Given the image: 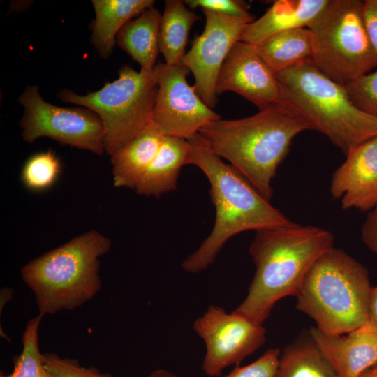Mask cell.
<instances>
[{
	"label": "cell",
	"mask_w": 377,
	"mask_h": 377,
	"mask_svg": "<svg viewBox=\"0 0 377 377\" xmlns=\"http://www.w3.org/2000/svg\"><path fill=\"white\" fill-rule=\"evenodd\" d=\"M323 228L290 223L256 232L249 246L256 272L248 294L234 311L263 325L276 302L296 296L317 258L334 247Z\"/></svg>",
	"instance_id": "1"
},
{
	"label": "cell",
	"mask_w": 377,
	"mask_h": 377,
	"mask_svg": "<svg viewBox=\"0 0 377 377\" xmlns=\"http://www.w3.org/2000/svg\"><path fill=\"white\" fill-rule=\"evenodd\" d=\"M187 140L191 147L189 165L197 166L206 175L216 211L210 234L182 264L186 272L198 273L214 263L232 237L246 230L257 232L286 226L292 221L217 156L199 133Z\"/></svg>",
	"instance_id": "2"
},
{
	"label": "cell",
	"mask_w": 377,
	"mask_h": 377,
	"mask_svg": "<svg viewBox=\"0 0 377 377\" xmlns=\"http://www.w3.org/2000/svg\"><path fill=\"white\" fill-rule=\"evenodd\" d=\"M310 130L288 102L233 120L219 119L200 131L209 148L228 160L262 195L272 196V182L293 138Z\"/></svg>",
	"instance_id": "3"
},
{
	"label": "cell",
	"mask_w": 377,
	"mask_h": 377,
	"mask_svg": "<svg viewBox=\"0 0 377 377\" xmlns=\"http://www.w3.org/2000/svg\"><path fill=\"white\" fill-rule=\"evenodd\" d=\"M111 246L108 237L90 230L26 264L20 274L38 314L73 310L93 299L101 288L100 258Z\"/></svg>",
	"instance_id": "4"
},
{
	"label": "cell",
	"mask_w": 377,
	"mask_h": 377,
	"mask_svg": "<svg viewBox=\"0 0 377 377\" xmlns=\"http://www.w3.org/2000/svg\"><path fill=\"white\" fill-rule=\"evenodd\" d=\"M369 272L341 249L331 248L312 265L296 295V308L317 327L348 333L368 321Z\"/></svg>",
	"instance_id": "5"
},
{
	"label": "cell",
	"mask_w": 377,
	"mask_h": 377,
	"mask_svg": "<svg viewBox=\"0 0 377 377\" xmlns=\"http://www.w3.org/2000/svg\"><path fill=\"white\" fill-rule=\"evenodd\" d=\"M277 77L287 101L304 117L310 130L325 135L345 155L377 136V117L357 108L346 87L320 72L311 59Z\"/></svg>",
	"instance_id": "6"
},
{
	"label": "cell",
	"mask_w": 377,
	"mask_h": 377,
	"mask_svg": "<svg viewBox=\"0 0 377 377\" xmlns=\"http://www.w3.org/2000/svg\"><path fill=\"white\" fill-rule=\"evenodd\" d=\"M307 28L313 41L311 60L333 81L345 87L377 67L362 1L328 0Z\"/></svg>",
	"instance_id": "7"
},
{
	"label": "cell",
	"mask_w": 377,
	"mask_h": 377,
	"mask_svg": "<svg viewBox=\"0 0 377 377\" xmlns=\"http://www.w3.org/2000/svg\"><path fill=\"white\" fill-rule=\"evenodd\" d=\"M157 91V64L149 71H136L124 66L117 80L98 91L80 95L64 89L59 92L58 98L98 117L103 127L104 151L112 156L152 120Z\"/></svg>",
	"instance_id": "8"
},
{
	"label": "cell",
	"mask_w": 377,
	"mask_h": 377,
	"mask_svg": "<svg viewBox=\"0 0 377 377\" xmlns=\"http://www.w3.org/2000/svg\"><path fill=\"white\" fill-rule=\"evenodd\" d=\"M19 103L24 108L20 126L26 142L47 137L98 155L105 151L103 124L91 110L52 105L43 98L36 86L27 87Z\"/></svg>",
	"instance_id": "9"
},
{
	"label": "cell",
	"mask_w": 377,
	"mask_h": 377,
	"mask_svg": "<svg viewBox=\"0 0 377 377\" xmlns=\"http://www.w3.org/2000/svg\"><path fill=\"white\" fill-rule=\"evenodd\" d=\"M193 327L206 346L202 369L212 377L219 376L226 368L239 364L265 341L263 325L217 306H209Z\"/></svg>",
	"instance_id": "10"
},
{
	"label": "cell",
	"mask_w": 377,
	"mask_h": 377,
	"mask_svg": "<svg viewBox=\"0 0 377 377\" xmlns=\"http://www.w3.org/2000/svg\"><path fill=\"white\" fill-rule=\"evenodd\" d=\"M158 91L152 119L165 135L188 140L221 117L207 106L186 81L182 65L157 64Z\"/></svg>",
	"instance_id": "11"
},
{
	"label": "cell",
	"mask_w": 377,
	"mask_h": 377,
	"mask_svg": "<svg viewBox=\"0 0 377 377\" xmlns=\"http://www.w3.org/2000/svg\"><path fill=\"white\" fill-rule=\"evenodd\" d=\"M205 26L182 58L180 65L191 71L196 91L210 108L217 103L216 87L228 54L253 17H230L202 10Z\"/></svg>",
	"instance_id": "12"
},
{
	"label": "cell",
	"mask_w": 377,
	"mask_h": 377,
	"mask_svg": "<svg viewBox=\"0 0 377 377\" xmlns=\"http://www.w3.org/2000/svg\"><path fill=\"white\" fill-rule=\"evenodd\" d=\"M237 93L260 110L288 103L277 74L258 54L255 45L238 41L221 68L216 94Z\"/></svg>",
	"instance_id": "13"
},
{
	"label": "cell",
	"mask_w": 377,
	"mask_h": 377,
	"mask_svg": "<svg viewBox=\"0 0 377 377\" xmlns=\"http://www.w3.org/2000/svg\"><path fill=\"white\" fill-rule=\"evenodd\" d=\"M334 171L330 194L343 209L369 212L377 205V136L351 149Z\"/></svg>",
	"instance_id": "14"
},
{
	"label": "cell",
	"mask_w": 377,
	"mask_h": 377,
	"mask_svg": "<svg viewBox=\"0 0 377 377\" xmlns=\"http://www.w3.org/2000/svg\"><path fill=\"white\" fill-rule=\"evenodd\" d=\"M309 334L340 377H360L377 363V327L369 320L345 336L317 327Z\"/></svg>",
	"instance_id": "15"
},
{
	"label": "cell",
	"mask_w": 377,
	"mask_h": 377,
	"mask_svg": "<svg viewBox=\"0 0 377 377\" xmlns=\"http://www.w3.org/2000/svg\"><path fill=\"white\" fill-rule=\"evenodd\" d=\"M328 0H278L259 19L247 24L239 41L256 45L280 32L307 27Z\"/></svg>",
	"instance_id": "16"
},
{
	"label": "cell",
	"mask_w": 377,
	"mask_h": 377,
	"mask_svg": "<svg viewBox=\"0 0 377 377\" xmlns=\"http://www.w3.org/2000/svg\"><path fill=\"white\" fill-rule=\"evenodd\" d=\"M153 121L111 156L114 186L135 189L165 137Z\"/></svg>",
	"instance_id": "17"
},
{
	"label": "cell",
	"mask_w": 377,
	"mask_h": 377,
	"mask_svg": "<svg viewBox=\"0 0 377 377\" xmlns=\"http://www.w3.org/2000/svg\"><path fill=\"white\" fill-rule=\"evenodd\" d=\"M191 145L187 140L166 135L156 156L138 181V195L158 197L176 189L181 168L189 165Z\"/></svg>",
	"instance_id": "18"
},
{
	"label": "cell",
	"mask_w": 377,
	"mask_h": 377,
	"mask_svg": "<svg viewBox=\"0 0 377 377\" xmlns=\"http://www.w3.org/2000/svg\"><path fill=\"white\" fill-rule=\"evenodd\" d=\"M95 20L91 43L99 55L108 58L121 29L133 17L152 7L153 0H93Z\"/></svg>",
	"instance_id": "19"
},
{
	"label": "cell",
	"mask_w": 377,
	"mask_h": 377,
	"mask_svg": "<svg viewBox=\"0 0 377 377\" xmlns=\"http://www.w3.org/2000/svg\"><path fill=\"white\" fill-rule=\"evenodd\" d=\"M161 17L158 10L150 7L128 22L117 36V45L140 64V70L149 71L156 66Z\"/></svg>",
	"instance_id": "20"
},
{
	"label": "cell",
	"mask_w": 377,
	"mask_h": 377,
	"mask_svg": "<svg viewBox=\"0 0 377 377\" xmlns=\"http://www.w3.org/2000/svg\"><path fill=\"white\" fill-rule=\"evenodd\" d=\"M260 57L276 74L311 59L313 41L307 27L274 34L255 45Z\"/></svg>",
	"instance_id": "21"
},
{
	"label": "cell",
	"mask_w": 377,
	"mask_h": 377,
	"mask_svg": "<svg viewBox=\"0 0 377 377\" xmlns=\"http://www.w3.org/2000/svg\"><path fill=\"white\" fill-rule=\"evenodd\" d=\"M184 1L167 0L161 15L158 45L167 65H180L192 26L199 20Z\"/></svg>",
	"instance_id": "22"
},
{
	"label": "cell",
	"mask_w": 377,
	"mask_h": 377,
	"mask_svg": "<svg viewBox=\"0 0 377 377\" xmlns=\"http://www.w3.org/2000/svg\"><path fill=\"white\" fill-rule=\"evenodd\" d=\"M274 377H340L309 332L302 334L280 355Z\"/></svg>",
	"instance_id": "23"
},
{
	"label": "cell",
	"mask_w": 377,
	"mask_h": 377,
	"mask_svg": "<svg viewBox=\"0 0 377 377\" xmlns=\"http://www.w3.org/2000/svg\"><path fill=\"white\" fill-rule=\"evenodd\" d=\"M43 318L38 314L27 323L21 339L22 350L13 358V370L9 374L1 372L0 377H52L39 348L38 331Z\"/></svg>",
	"instance_id": "24"
},
{
	"label": "cell",
	"mask_w": 377,
	"mask_h": 377,
	"mask_svg": "<svg viewBox=\"0 0 377 377\" xmlns=\"http://www.w3.org/2000/svg\"><path fill=\"white\" fill-rule=\"evenodd\" d=\"M61 171V161L54 152H41L33 155L26 161L21 179L28 189L41 191L54 183Z\"/></svg>",
	"instance_id": "25"
},
{
	"label": "cell",
	"mask_w": 377,
	"mask_h": 377,
	"mask_svg": "<svg viewBox=\"0 0 377 377\" xmlns=\"http://www.w3.org/2000/svg\"><path fill=\"white\" fill-rule=\"evenodd\" d=\"M345 87L357 108L377 117V69L360 77Z\"/></svg>",
	"instance_id": "26"
},
{
	"label": "cell",
	"mask_w": 377,
	"mask_h": 377,
	"mask_svg": "<svg viewBox=\"0 0 377 377\" xmlns=\"http://www.w3.org/2000/svg\"><path fill=\"white\" fill-rule=\"evenodd\" d=\"M45 363L52 377H114L94 367H84L73 358L61 357L54 353H44Z\"/></svg>",
	"instance_id": "27"
},
{
	"label": "cell",
	"mask_w": 377,
	"mask_h": 377,
	"mask_svg": "<svg viewBox=\"0 0 377 377\" xmlns=\"http://www.w3.org/2000/svg\"><path fill=\"white\" fill-rule=\"evenodd\" d=\"M280 355L279 349L269 348L254 362L235 367L224 377H274Z\"/></svg>",
	"instance_id": "28"
},
{
	"label": "cell",
	"mask_w": 377,
	"mask_h": 377,
	"mask_svg": "<svg viewBox=\"0 0 377 377\" xmlns=\"http://www.w3.org/2000/svg\"><path fill=\"white\" fill-rule=\"evenodd\" d=\"M185 3L190 8H201L219 14L230 17H251L246 2L237 0H186Z\"/></svg>",
	"instance_id": "29"
},
{
	"label": "cell",
	"mask_w": 377,
	"mask_h": 377,
	"mask_svg": "<svg viewBox=\"0 0 377 377\" xmlns=\"http://www.w3.org/2000/svg\"><path fill=\"white\" fill-rule=\"evenodd\" d=\"M361 237L369 249L377 254V205L369 212L361 228Z\"/></svg>",
	"instance_id": "30"
},
{
	"label": "cell",
	"mask_w": 377,
	"mask_h": 377,
	"mask_svg": "<svg viewBox=\"0 0 377 377\" xmlns=\"http://www.w3.org/2000/svg\"><path fill=\"white\" fill-rule=\"evenodd\" d=\"M363 15L371 43L377 54V0L363 1Z\"/></svg>",
	"instance_id": "31"
},
{
	"label": "cell",
	"mask_w": 377,
	"mask_h": 377,
	"mask_svg": "<svg viewBox=\"0 0 377 377\" xmlns=\"http://www.w3.org/2000/svg\"><path fill=\"white\" fill-rule=\"evenodd\" d=\"M368 320L377 327V286L371 287L368 304Z\"/></svg>",
	"instance_id": "32"
},
{
	"label": "cell",
	"mask_w": 377,
	"mask_h": 377,
	"mask_svg": "<svg viewBox=\"0 0 377 377\" xmlns=\"http://www.w3.org/2000/svg\"><path fill=\"white\" fill-rule=\"evenodd\" d=\"M148 377H179V376L168 370H165L163 369H158L154 371L152 373H151L148 376Z\"/></svg>",
	"instance_id": "33"
},
{
	"label": "cell",
	"mask_w": 377,
	"mask_h": 377,
	"mask_svg": "<svg viewBox=\"0 0 377 377\" xmlns=\"http://www.w3.org/2000/svg\"><path fill=\"white\" fill-rule=\"evenodd\" d=\"M360 377H377V374L374 372L371 369L364 372Z\"/></svg>",
	"instance_id": "34"
},
{
	"label": "cell",
	"mask_w": 377,
	"mask_h": 377,
	"mask_svg": "<svg viewBox=\"0 0 377 377\" xmlns=\"http://www.w3.org/2000/svg\"><path fill=\"white\" fill-rule=\"evenodd\" d=\"M371 369L375 372L376 374H377V363L372 367L371 368Z\"/></svg>",
	"instance_id": "35"
}]
</instances>
